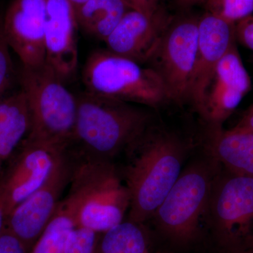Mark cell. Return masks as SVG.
I'll return each instance as SVG.
<instances>
[{
    "label": "cell",
    "instance_id": "1",
    "mask_svg": "<svg viewBox=\"0 0 253 253\" xmlns=\"http://www.w3.org/2000/svg\"><path fill=\"white\" fill-rule=\"evenodd\" d=\"M188 151L179 137L151 126L126 150L120 171L130 198L128 220L143 224L152 219L180 175Z\"/></svg>",
    "mask_w": 253,
    "mask_h": 253
},
{
    "label": "cell",
    "instance_id": "2",
    "mask_svg": "<svg viewBox=\"0 0 253 253\" xmlns=\"http://www.w3.org/2000/svg\"><path fill=\"white\" fill-rule=\"evenodd\" d=\"M70 148L78 154L113 161L124 154L149 127V113L135 104L84 91Z\"/></svg>",
    "mask_w": 253,
    "mask_h": 253
},
{
    "label": "cell",
    "instance_id": "3",
    "mask_svg": "<svg viewBox=\"0 0 253 253\" xmlns=\"http://www.w3.org/2000/svg\"><path fill=\"white\" fill-rule=\"evenodd\" d=\"M76 166L67 196L77 207V227L101 234L124 221L130 198L113 161L74 151Z\"/></svg>",
    "mask_w": 253,
    "mask_h": 253
},
{
    "label": "cell",
    "instance_id": "4",
    "mask_svg": "<svg viewBox=\"0 0 253 253\" xmlns=\"http://www.w3.org/2000/svg\"><path fill=\"white\" fill-rule=\"evenodd\" d=\"M21 84L30 116L25 139L67 149L76 126L77 96L68 90L64 81L46 62L37 67L22 66Z\"/></svg>",
    "mask_w": 253,
    "mask_h": 253
},
{
    "label": "cell",
    "instance_id": "5",
    "mask_svg": "<svg viewBox=\"0 0 253 253\" xmlns=\"http://www.w3.org/2000/svg\"><path fill=\"white\" fill-rule=\"evenodd\" d=\"M221 168L206 153L182 169L152 217L163 235L179 245L189 244L197 237L213 181Z\"/></svg>",
    "mask_w": 253,
    "mask_h": 253
},
{
    "label": "cell",
    "instance_id": "6",
    "mask_svg": "<svg viewBox=\"0 0 253 253\" xmlns=\"http://www.w3.org/2000/svg\"><path fill=\"white\" fill-rule=\"evenodd\" d=\"M86 91L129 104L158 107L169 101L157 73L109 50L94 51L82 72Z\"/></svg>",
    "mask_w": 253,
    "mask_h": 253
},
{
    "label": "cell",
    "instance_id": "7",
    "mask_svg": "<svg viewBox=\"0 0 253 253\" xmlns=\"http://www.w3.org/2000/svg\"><path fill=\"white\" fill-rule=\"evenodd\" d=\"M204 219L229 253L249 239L253 224V177L221 167L213 181Z\"/></svg>",
    "mask_w": 253,
    "mask_h": 253
},
{
    "label": "cell",
    "instance_id": "8",
    "mask_svg": "<svg viewBox=\"0 0 253 253\" xmlns=\"http://www.w3.org/2000/svg\"><path fill=\"white\" fill-rule=\"evenodd\" d=\"M76 161L74 151L69 148L65 150L44 182L6 216L5 229L22 241L30 252L69 186Z\"/></svg>",
    "mask_w": 253,
    "mask_h": 253
},
{
    "label": "cell",
    "instance_id": "9",
    "mask_svg": "<svg viewBox=\"0 0 253 253\" xmlns=\"http://www.w3.org/2000/svg\"><path fill=\"white\" fill-rule=\"evenodd\" d=\"M199 21L187 17L171 22L147 63L162 80L169 101L181 103L189 99L197 55Z\"/></svg>",
    "mask_w": 253,
    "mask_h": 253
},
{
    "label": "cell",
    "instance_id": "10",
    "mask_svg": "<svg viewBox=\"0 0 253 253\" xmlns=\"http://www.w3.org/2000/svg\"><path fill=\"white\" fill-rule=\"evenodd\" d=\"M0 177V201L6 217L46 180L65 151L23 139ZM15 153V152H14Z\"/></svg>",
    "mask_w": 253,
    "mask_h": 253
},
{
    "label": "cell",
    "instance_id": "11",
    "mask_svg": "<svg viewBox=\"0 0 253 253\" xmlns=\"http://www.w3.org/2000/svg\"><path fill=\"white\" fill-rule=\"evenodd\" d=\"M46 1L12 0L1 20L6 42L23 67H37L46 62Z\"/></svg>",
    "mask_w": 253,
    "mask_h": 253
},
{
    "label": "cell",
    "instance_id": "12",
    "mask_svg": "<svg viewBox=\"0 0 253 253\" xmlns=\"http://www.w3.org/2000/svg\"><path fill=\"white\" fill-rule=\"evenodd\" d=\"M236 42L235 25L208 12L199 18L197 55L189 99L202 117L206 94L216 68Z\"/></svg>",
    "mask_w": 253,
    "mask_h": 253
},
{
    "label": "cell",
    "instance_id": "13",
    "mask_svg": "<svg viewBox=\"0 0 253 253\" xmlns=\"http://www.w3.org/2000/svg\"><path fill=\"white\" fill-rule=\"evenodd\" d=\"M236 42L223 56L208 87L203 116L208 126H222L251 90V77Z\"/></svg>",
    "mask_w": 253,
    "mask_h": 253
},
{
    "label": "cell",
    "instance_id": "14",
    "mask_svg": "<svg viewBox=\"0 0 253 253\" xmlns=\"http://www.w3.org/2000/svg\"><path fill=\"white\" fill-rule=\"evenodd\" d=\"M171 22L161 9L151 16L131 9L104 42L111 52L144 65L152 57Z\"/></svg>",
    "mask_w": 253,
    "mask_h": 253
},
{
    "label": "cell",
    "instance_id": "15",
    "mask_svg": "<svg viewBox=\"0 0 253 253\" xmlns=\"http://www.w3.org/2000/svg\"><path fill=\"white\" fill-rule=\"evenodd\" d=\"M78 28L74 7L68 0L46 1V62L64 82L77 71Z\"/></svg>",
    "mask_w": 253,
    "mask_h": 253
},
{
    "label": "cell",
    "instance_id": "16",
    "mask_svg": "<svg viewBox=\"0 0 253 253\" xmlns=\"http://www.w3.org/2000/svg\"><path fill=\"white\" fill-rule=\"evenodd\" d=\"M205 151L229 172L253 177V134L208 126Z\"/></svg>",
    "mask_w": 253,
    "mask_h": 253
},
{
    "label": "cell",
    "instance_id": "17",
    "mask_svg": "<svg viewBox=\"0 0 253 253\" xmlns=\"http://www.w3.org/2000/svg\"><path fill=\"white\" fill-rule=\"evenodd\" d=\"M29 126V112L22 89L0 101V177L5 163L27 136Z\"/></svg>",
    "mask_w": 253,
    "mask_h": 253
},
{
    "label": "cell",
    "instance_id": "18",
    "mask_svg": "<svg viewBox=\"0 0 253 253\" xmlns=\"http://www.w3.org/2000/svg\"><path fill=\"white\" fill-rule=\"evenodd\" d=\"M129 9L125 0H87L75 12L78 28L104 42Z\"/></svg>",
    "mask_w": 253,
    "mask_h": 253
},
{
    "label": "cell",
    "instance_id": "19",
    "mask_svg": "<svg viewBox=\"0 0 253 253\" xmlns=\"http://www.w3.org/2000/svg\"><path fill=\"white\" fill-rule=\"evenodd\" d=\"M76 217L77 208L65 196L30 253H63L70 236L77 228Z\"/></svg>",
    "mask_w": 253,
    "mask_h": 253
},
{
    "label": "cell",
    "instance_id": "20",
    "mask_svg": "<svg viewBox=\"0 0 253 253\" xmlns=\"http://www.w3.org/2000/svg\"><path fill=\"white\" fill-rule=\"evenodd\" d=\"M148 245L142 224L127 219L99 234L94 253H144Z\"/></svg>",
    "mask_w": 253,
    "mask_h": 253
},
{
    "label": "cell",
    "instance_id": "21",
    "mask_svg": "<svg viewBox=\"0 0 253 253\" xmlns=\"http://www.w3.org/2000/svg\"><path fill=\"white\" fill-rule=\"evenodd\" d=\"M206 12L230 24L253 15V0H204Z\"/></svg>",
    "mask_w": 253,
    "mask_h": 253
},
{
    "label": "cell",
    "instance_id": "22",
    "mask_svg": "<svg viewBox=\"0 0 253 253\" xmlns=\"http://www.w3.org/2000/svg\"><path fill=\"white\" fill-rule=\"evenodd\" d=\"M98 236L90 229L77 227L70 236L63 253H94Z\"/></svg>",
    "mask_w": 253,
    "mask_h": 253
},
{
    "label": "cell",
    "instance_id": "23",
    "mask_svg": "<svg viewBox=\"0 0 253 253\" xmlns=\"http://www.w3.org/2000/svg\"><path fill=\"white\" fill-rule=\"evenodd\" d=\"M9 49L0 20V101L9 86L13 76V63Z\"/></svg>",
    "mask_w": 253,
    "mask_h": 253
},
{
    "label": "cell",
    "instance_id": "24",
    "mask_svg": "<svg viewBox=\"0 0 253 253\" xmlns=\"http://www.w3.org/2000/svg\"><path fill=\"white\" fill-rule=\"evenodd\" d=\"M0 253H30V251L22 241L4 227L0 237Z\"/></svg>",
    "mask_w": 253,
    "mask_h": 253
},
{
    "label": "cell",
    "instance_id": "25",
    "mask_svg": "<svg viewBox=\"0 0 253 253\" xmlns=\"http://www.w3.org/2000/svg\"><path fill=\"white\" fill-rule=\"evenodd\" d=\"M236 42L253 51V15L235 25Z\"/></svg>",
    "mask_w": 253,
    "mask_h": 253
},
{
    "label": "cell",
    "instance_id": "26",
    "mask_svg": "<svg viewBox=\"0 0 253 253\" xmlns=\"http://www.w3.org/2000/svg\"><path fill=\"white\" fill-rule=\"evenodd\" d=\"M131 9L136 10L143 14L150 15L157 12L161 0H125Z\"/></svg>",
    "mask_w": 253,
    "mask_h": 253
},
{
    "label": "cell",
    "instance_id": "27",
    "mask_svg": "<svg viewBox=\"0 0 253 253\" xmlns=\"http://www.w3.org/2000/svg\"><path fill=\"white\" fill-rule=\"evenodd\" d=\"M234 128L240 130L249 131L253 134V113L245 114L244 118L234 126Z\"/></svg>",
    "mask_w": 253,
    "mask_h": 253
},
{
    "label": "cell",
    "instance_id": "28",
    "mask_svg": "<svg viewBox=\"0 0 253 253\" xmlns=\"http://www.w3.org/2000/svg\"><path fill=\"white\" fill-rule=\"evenodd\" d=\"M229 253H253V237L251 236L239 248Z\"/></svg>",
    "mask_w": 253,
    "mask_h": 253
},
{
    "label": "cell",
    "instance_id": "29",
    "mask_svg": "<svg viewBox=\"0 0 253 253\" xmlns=\"http://www.w3.org/2000/svg\"><path fill=\"white\" fill-rule=\"evenodd\" d=\"M5 220H6V213H5L4 206L0 201V237L4 229Z\"/></svg>",
    "mask_w": 253,
    "mask_h": 253
},
{
    "label": "cell",
    "instance_id": "30",
    "mask_svg": "<svg viewBox=\"0 0 253 253\" xmlns=\"http://www.w3.org/2000/svg\"><path fill=\"white\" fill-rule=\"evenodd\" d=\"M176 1L181 5L190 6V5L201 4V3H203L204 0H176Z\"/></svg>",
    "mask_w": 253,
    "mask_h": 253
},
{
    "label": "cell",
    "instance_id": "31",
    "mask_svg": "<svg viewBox=\"0 0 253 253\" xmlns=\"http://www.w3.org/2000/svg\"><path fill=\"white\" fill-rule=\"evenodd\" d=\"M68 1L71 2V4L73 5L74 9H76V8L78 7V6L84 4V3L87 1V0H68Z\"/></svg>",
    "mask_w": 253,
    "mask_h": 253
},
{
    "label": "cell",
    "instance_id": "32",
    "mask_svg": "<svg viewBox=\"0 0 253 253\" xmlns=\"http://www.w3.org/2000/svg\"><path fill=\"white\" fill-rule=\"evenodd\" d=\"M253 113V104L251 105V107L249 108V110L246 111V113L245 114H249V113Z\"/></svg>",
    "mask_w": 253,
    "mask_h": 253
},
{
    "label": "cell",
    "instance_id": "33",
    "mask_svg": "<svg viewBox=\"0 0 253 253\" xmlns=\"http://www.w3.org/2000/svg\"><path fill=\"white\" fill-rule=\"evenodd\" d=\"M144 253H151L149 252V249L147 250V251H146Z\"/></svg>",
    "mask_w": 253,
    "mask_h": 253
}]
</instances>
